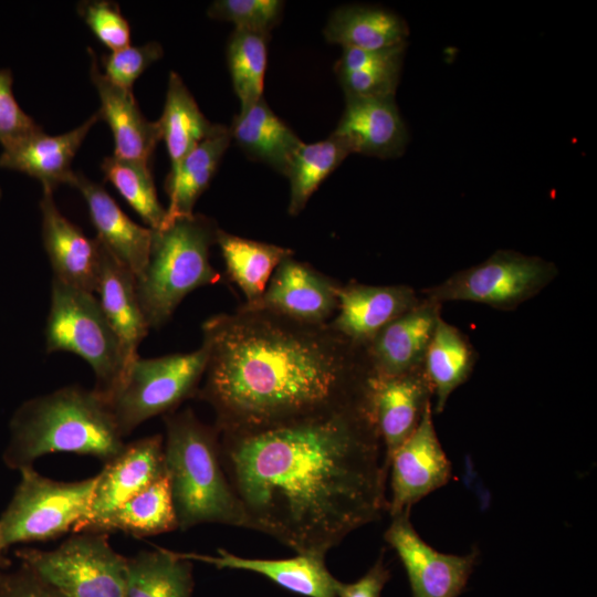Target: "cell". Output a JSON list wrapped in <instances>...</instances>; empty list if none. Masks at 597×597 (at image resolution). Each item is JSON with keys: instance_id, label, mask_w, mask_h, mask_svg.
<instances>
[{"instance_id": "6da1fadb", "label": "cell", "mask_w": 597, "mask_h": 597, "mask_svg": "<svg viewBox=\"0 0 597 597\" xmlns=\"http://www.w3.org/2000/svg\"><path fill=\"white\" fill-rule=\"evenodd\" d=\"M226 474L254 531L325 556L387 511L388 465L371 402L244 433H219Z\"/></svg>"}, {"instance_id": "7a4b0ae2", "label": "cell", "mask_w": 597, "mask_h": 597, "mask_svg": "<svg viewBox=\"0 0 597 597\" xmlns=\"http://www.w3.org/2000/svg\"><path fill=\"white\" fill-rule=\"evenodd\" d=\"M208 352L195 398L219 433H244L364 405L373 371L366 347L333 329L239 306L201 325Z\"/></svg>"}, {"instance_id": "3957f363", "label": "cell", "mask_w": 597, "mask_h": 597, "mask_svg": "<svg viewBox=\"0 0 597 597\" xmlns=\"http://www.w3.org/2000/svg\"><path fill=\"white\" fill-rule=\"evenodd\" d=\"M125 444L107 401L94 388L71 385L31 398L15 410L3 461L21 470L43 455L66 452L106 463Z\"/></svg>"}, {"instance_id": "277c9868", "label": "cell", "mask_w": 597, "mask_h": 597, "mask_svg": "<svg viewBox=\"0 0 597 597\" xmlns=\"http://www.w3.org/2000/svg\"><path fill=\"white\" fill-rule=\"evenodd\" d=\"M164 469L178 528L218 523L253 530L222 464L219 431L190 408L164 416Z\"/></svg>"}, {"instance_id": "5b68a950", "label": "cell", "mask_w": 597, "mask_h": 597, "mask_svg": "<svg viewBox=\"0 0 597 597\" xmlns=\"http://www.w3.org/2000/svg\"><path fill=\"white\" fill-rule=\"evenodd\" d=\"M218 229L211 218L193 213L153 230L147 264L136 277L138 301L149 328L165 325L196 289L221 281L210 263Z\"/></svg>"}, {"instance_id": "8992f818", "label": "cell", "mask_w": 597, "mask_h": 597, "mask_svg": "<svg viewBox=\"0 0 597 597\" xmlns=\"http://www.w3.org/2000/svg\"><path fill=\"white\" fill-rule=\"evenodd\" d=\"M48 353L69 352L94 371V389L105 399L121 381L126 360L121 343L94 293L53 277L45 326Z\"/></svg>"}, {"instance_id": "52a82bcc", "label": "cell", "mask_w": 597, "mask_h": 597, "mask_svg": "<svg viewBox=\"0 0 597 597\" xmlns=\"http://www.w3.org/2000/svg\"><path fill=\"white\" fill-rule=\"evenodd\" d=\"M11 501L0 516V546L46 542L77 532L91 515L96 475L55 481L23 468Z\"/></svg>"}, {"instance_id": "ba28073f", "label": "cell", "mask_w": 597, "mask_h": 597, "mask_svg": "<svg viewBox=\"0 0 597 597\" xmlns=\"http://www.w3.org/2000/svg\"><path fill=\"white\" fill-rule=\"evenodd\" d=\"M208 359L203 344L189 353L159 357L137 356L107 401L123 437L158 415H167L196 397Z\"/></svg>"}, {"instance_id": "9c48e42d", "label": "cell", "mask_w": 597, "mask_h": 597, "mask_svg": "<svg viewBox=\"0 0 597 597\" xmlns=\"http://www.w3.org/2000/svg\"><path fill=\"white\" fill-rule=\"evenodd\" d=\"M107 537L101 532H76L54 549L23 548L17 556L65 597H124L127 557Z\"/></svg>"}, {"instance_id": "30bf717a", "label": "cell", "mask_w": 597, "mask_h": 597, "mask_svg": "<svg viewBox=\"0 0 597 597\" xmlns=\"http://www.w3.org/2000/svg\"><path fill=\"white\" fill-rule=\"evenodd\" d=\"M557 274L558 269L551 261L513 250H498L483 262L423 290L422 297L440 304L467 301L512 311L537 295Z\"/></svg>"}, {"instance_id": "8fae6325", "label": "cell", "mask_w": 597, "mask_h": 597, "mask_svg": "<svg viewBox=\"0 0 597 597\" xmlns=\"http://www.w3.org/2000/svg\"><path fill=\"white\" fill-rule=\"evenodd\" d=\"M432 415L430 402L417 428L388 461L391 498L387 511L391 516L409 511L451 479L452 465L438 439Z\"/></svg>"}, {"instance_id": "7c38bea8", "label": "cell", "mask_w": 597, "mask_h": 597, "mask_svg": "<svg viewBox=\"0 0 597 597\" xmlns=\"http://www.w3.org/2000/svg\"><path fill=\"white\" fill-rule=\"evenodd\" d=\"M385 540L404 565L413 597H458L478 559L476 551L467 555L436 551L416 532L409 511L392 516Z\"/></svg>"}, {"instance_id": "4fadbf2b", "label": "cell", "mask_w": 597, "mask_h": 597, "mask_svg": "<svg viewBox=\"0 0 597 597\" xmlns=\"http://www.w3.org/2000/svg\"><path fill=\"white\" fill-rule=\"evenodd\" d=\"M339 286L308 264L289 256L275 269L261 298L242 306L298 322L326 324L337 312Z\"/></svg>"}, {"instance_id": "5bb4252c", "label": "cell", "mask_w": 597, "mask_h": 597, "mask_svg": "<svg viewBox=\"0 0 597 597\" xmlns=\"http://www.w3.org/2000/svg\"><path fill=\"white\" fill-rule=\"evenodd\" d=\"M164 472L161 434L126 443L124 449L104 463L102 471L96 474L91 515L77 532H82L91 523L116 510Z\"/></svg>"}, {"instance_id": "9a60e30c", "label": "cell", "mask_w": 597, "mask_h": 597, "mask_svg": "<svg viewBox=\"0 0 597 597\" xmlns=\"http://www.w3.org/2000/svg\"><path fill=\"white\" fill-rule=\"evenodd\" d=\"M42 241L54 279L95 293L101 265V243L88 238L56 207L53 192L43 190L40 200Z\"/></svg>"}, {"instance_id": "2e32d148", "label": "cell", "mask_w": 597, "mask_h": 597, "mask_svg": "<svg viewBox=\"0 0 597 597\" xmlns=\"http://www.w3.org/2000/svg\"><path fill=\"white\" fill-rule=\"evenodd\" d=\"M337 314L328 324L347 339L365 346L390 322L420 301L408 285L348 283L338 289Z\"/></svg>"}, {"instance_id": "e0dca14e", "label": "cell", "mask_w": 597, "mask_h": 597, "mask_svg": "<svg viewBox=\"0 0 597 597\" xmlns=\"http://www.w3.org/2000/svg\"><path fill=\"white\" fill-rule=\"evenodd\" d=\"M441 317V304L426 297L387 324L367 345L376 377L406 374L423 366L427 348Z\"/></svg>"}, {"instance_id": "ac0fdd59", "label": "cell", "mask_w": 597, "mask_h": 597, "mask_svg": "<svg viewBox=\"0 0 597 597\" xmlns=\"http://www.w3.org/2000/svg\"><path fill=\"white\" fill-rule=\"evenodd\" d=\"M432 396L423 366L391 377L373 376L370 402L387 465L394 452L419 425Z\"/></svg>"}, {"instance_id": "d6986e66", "label": "cell", "mask_w": 597, "mask_h": 597, "mask_svg": "<svg viewBox=\"0 0 597 597\" xmlns=\"http://www.w3.org/2000/svg\"><path fill=\"white\" fill-rule=\"evenodd\" d=\"M352 154L395 158L404 154L408 130L395 97H345L342 117L332 133Z\"/></svg>"}, {"instance_id": "ffe728a7", "label": "cell", "mask_w": 597, "mask_h": 597, "mask_svg": "<svg viewBox=\"0 0 597 597\" xmlns=\"http://www.w3.org/2000/svg\"><path fill=\"white\" fill-rule=\"evenodd\" d=\"M94 113L80 126L61 135H46L43 129L7 147L0 155V167L17 170L38 179L45 191L60 185H72L75 172L71 165L87 133L98 121Z\"/></svg>"}, {"instance_id": "44dd1931", "label": "cell", "mask_w": 597, "mask_h": 597, "mask_svg": "<svg viewBox=\"0 0 597 597\" xmlns=\"http://www.w3.org/2000/svg\"><path fill=\"white\" fill-rule=\"evenodd\" d=\"M91 80L100 96V118L107 122L114 137V156L150 165V159L161 139L158 122L148 121L140 112L132 90L109 81L88 48Z\"/></svg>"}, {"instance_id": "7402d4cb", "label": "cell", "mask_w": 597, "mask_h": 597, "mask_svg": "<svg viewBox=\"0 0 597 597\" xmlns=\"http://www.w3.org/2000/svg\"><path fill=\"white\" fill-rule=\"evenodd\" d=\"M83 196L96 239L135 277L144 271L151 245L153 230L135 223L100 185L80 172L71 185Z\"/></svg>"}, {"instance_id": "603a6c76", "label": "cell", "mask_w": 597, "mask_h": 597, "mask_svg": "<svg viewBox=\"0 0 597 597\" xmlns=\"http://www.w3.org/2000/svg\"><path fill=\"white\" fill-rule=\"evenodd\" d=\"M191 562H202L217 568L248 570L260 574L284 589L305 597H338L342 582L327 569L325 556L296 554L285 559L245 558L218 548L217 555L180 553Z\"/></svg>"}, {"instance_id": "cb8c5ba5", "label": "cell", "mask_w": 597, "mask_h": 597, "mask_svg": "<svg viewBox=\"0 0 597 597\" xmlns=\"http://www.w3.org/2000/svg\"><path fill=\"white\" fill-rule=\"evenodd\" d=\"M101 250L100 274L95 293H97L96 297L101 307L121 343L128 367L138 356L137 349L147 336L149 326L138 301L135 274L118 262L102 243Z\"/></svg>"}, {"instance_id": "d4e9b609", "label": "cell", "mask_w": 597, "mask_h": 597, "mask_svg": "<svg viewBox=\"0 0 597 597\" xmlns=\"http://www.w3.org/2000/svg\"><path fill=\"white\" fill-rule=\"evenodd\" d=\"M231 139L251 159L269 165L282 175L303 144L300 137L269 107L264 97L234 116Z\"/></svg>"}, {"instance_id": "484cf974", "label": "cell", "mask_w": 597, "mask_h": 597, "mask_svg": "<svg viewBox=\"0 0 597 597\" xmlns=\"http://www.w3.org/2000/svg\"><path fill=\"white\" fill-rule=\"evenodd\" d=\"M231 140L229 127L213 124L209 135L169 172L165 182L169 197L165 224L193 214L198 198L210 185Z\"/></svg>"}, {"instance_id": "4316f807", "label": "cell", "mask_w": 597, "mask_h": 597, "mask_svg": "<svg viewBox=\"0 0 597 597\" xmlns=\"http://www.w3.org/2000/svg\"><path fill=\"white\" fill-rule=\"evenodd\" d=\"M408 34V25L400 15L359 4L336 9L324 29L328 42L358 50H385L407 44Z\"/></svg>"}, {"instance_id": "83f0119b", "label": "cell", "mask_w": 597, "mask_h": 597, "mask_svg": "<svg viewBox=\"0 0 597 597\" xmlns=\"http://www.w3.org/2000/svg\"><path fill=\"white\" fill-rule=\"evenodd\" d=\"M178 530L169 480L164 472L146 489L82 532H123L146 537Z\"/></svg>"}, {"instance_id": "f1b7e54d", "label": "cell", "mask_w": 597, "mask_h": 597, "mask_svg": "<svg viewBox=\"0 0 597 597\" xmlns=\"http://www.w3.org/2000/svg\"><path fill=\"white\" fill-rule=\"evenodd\" d=\"M406 45L385 50L343 49L334 71L345 97H395Z\"/></svg>"}, {"instance_id": "f546056e", "label": "cell", "mask_w": 597, "mask_h": 597, "mask_svg": "<svg viewBox=\"0 0 597 597\" xmlns=\"http://www.w3.org/2000/svg\"><path fill=\"white\" fill-rule=\"evenodd\" d=\"M476 358V352L468 337L440 317L423 360L425 371L436 396V413L443 411L450 395L469 379Z\"/></svg>"}, {"instance_id": "4dcf8cb0", "label": "cell", "mask_w": 597, "mask_h": 597, "mask_svg": "<svg viewBox=\"0 0 597 597\" xmlns=\"http://www.w3.org/2000/svg\"><path fill=\"white\" fill-rule=\"evenodd\" d=\"M216 244L220 248L227 273L245 296V305L261 298L275 269L293 254L290 249L241 238L220 228Z\"/></svg>"}, {"instance_id": "1f68e13d", "label": "cell", "mask_w": 597, "mask_h": 597, "mask_svg": "<svg viewBox=\"0 0 597 597\" xmlns=\"http://www.w3.org/2000/svg\"><path fill=\"white\" fill-rule=\"evenodd\" d=\"M192 562L163 547L127 557L124 597H192Z\"/></svg>"}, {"instance_id": "d6a6232c", "label": "cell", "mask_w": 597, "mask_h": 597, "mask_svg": "<svg viewBox=\"0 0 597 597\" xmlns=\"http://www.w3.org/2000/svg\"><path fill=\"white\" fill-rule=\"evenodd\" d=\"M171 170L211 132V124L176 72H170L161 117L157 121Z\"/></svg>"}, {"instance_id": "836d02e7", "label": "cell", "mask_w": 597, "mask_h": 597, "mask_svg": "<svg viewBox=\"0 0 597 597\" xmlns=\"http://www.w3.org/2000/svg\"><path fill=\"white\" fill-rule=\"evenodd\" d=\"M350 154L347 143L333 134L321 142L303 143L285 172L290 182L289 213H301L320 185Z\"/></svg>"}, {"instance_id": "e575fe53", "label": "cell", "mask_w": 597, "mask_h": 597, "mask_svg": "<svg viewBox=\"0 0 597 597\" xmlns=\"http://www.w3.org/2000/svg\"><path fill=\"white\" fill-rule=\"evenodd\" d=\"M270 34L234 30L227 46V62L241 111L263 98Z\"/></svg>"}, {"instance_id": "d590c367", "label": "cell", "mask_w": 597, "mask_h": 597, "mask_svg": "<svg viewBox=\"0 0 597 597\" xmlns=\"http://www.w3.org/2000/svg\"><path fill=\"white\" fill-rule=\"evenodd\" d=\"M101 168L149 229L164 227L167 212L159 202L150 165L112 155L103 159Z\"/></svg>"}, {"instance_id": "8d00e7d4", "label": "cell", "mask_w": 597, "mask_h": 597, "mask_svg": "<svg viewBox=\"0 0 597 597\" xmlns=\"http://www.w3.org/2000/svg\"><path fill=\"white\" fill-rule=\"evenodd\" d=\"M284 2L280 0H217L207 13L234 24V30L270 34L280 22Z\"/></svg>"}, {"instance_id": "74e56055", "label": "cell", "mask_w": 597, "mask_h": 597, "mask_svg": "<svg viewBox=\"0 0 597 597\" xmlns=\"http://www.w3.org/2000/svg\"><path fill=\"white\" fill-rule=\"evenodd\" d=\"M163 54V46L156 41L111 51L101 57L103 74L116 85L132 90L134 82Z\"/></svg>"}, {"instance_id": "f35d334b", "label": "cell", "mask_w": 597, "mask_h": 597, "mask_svg": "<svg viewBox=\"0 0 597 597\" xmlns=\"http://www.w3.org/2000/svg\"><path fill=\"white\" fill-rule=\"evenodd\" d=\"M77 11L96 38L111 51L130 45V28L113 1H83Z\"/></svg>"}, {"instance_id": "ab89813d", "label": "cell", "mask_w": 597, "mask_h": 597, "mask_svg": "<svg viewBox=\"0 0 597 597\" xmlns=\"http://www.w3.org/2000/svg\"><path fill=\"white\" fill-rule=\"evenodd\" d=\"M12 84L11 71L0 69V144L2 147L42 129L18 104Z\"/></svg>"}, {"instance_id": "60d3db41", "label": "cell", "mask_w": 597, "mask_h": 597, "mask_svg": "<svg viewBox=\"0 0 597 597\" xmlns=\"http://www.w3.org/2000/svg\"><path fill=\"white\" fill-rule=\"evenodd\" d=\"M0 597H65L28 567L0 573Z\"/></svg>"}, {"instance_id": "b9f144b4", "label": "cell", "mask_w": 597, "mask_h": 597, "mask_svg": "<svg viewBox=\"0 0 597 597\" xmlns=\"http://www.w3.org/2000/svg\"><path fill=\"white\" fill-rule=\"evenodd\" d=\"M390 577V572L379 557L374 566L358 580L341 584L338 597H380Z\"/></svg>"}, {"instance_id": "7bdbcfd3", "label": "cell", "mask_w": 597, "mask_h": 597, "mask_svg": "<svg viewBox=\"0 0 597 597\" xmlns=\"http://www.w3.org/2000/svg\"><path fill=\"white\" fill-rule=\"evenodd\" d=\"M10 561L6 556V551L0 546V567H7Z\"/></svg>"}, {"instance_id": "ee69618b", "label": "cell", "mask_w": 597, "mask_h": 597, "mask_svg": "<svg viewBox=\"0 0 597 597\" xmlns=\"http://www.w3.org/2000/svg\"><path fill=\"white\" fill-rule=\"evenodd\" d=\"M1 197H2V191H1V188H0V200H1Z\"/></svg>"}]
</instances>
